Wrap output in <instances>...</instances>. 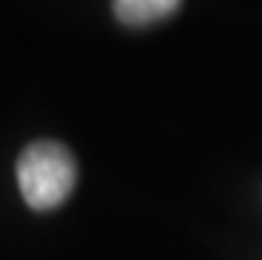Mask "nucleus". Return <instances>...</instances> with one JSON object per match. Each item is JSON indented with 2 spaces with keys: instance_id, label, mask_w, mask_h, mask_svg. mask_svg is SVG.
<instances>
[{
  "instance_id": "1",
  "label": "nucleus",
  "mask_w": 262,
  "mask_h": 260,
  "mask_svg": "<svg viewBox=\"0 0 262 260\" xmlns=\"http://www.w3.org/2000/svg\"><path fill=\"white\" fill-rule=\"evenodd\" d=\"M16 183L32 210H56L67 202L77 183V162L64 144L35 141L19 154Z\"/></svg>"
},
{
  "instance_id": "2",
  "label": "nucleus",
  "mask_w": 262,
  "mask_h": 260,
  "mask_svg": "<svg viewBox=\"0 0 262 260\" xmlns=\"http://www.w3.org/2000/svg\"><path fill=\"white\" fill-rule=\"evenodd\" d=\"M180 0H112L114 16L127 27L157 24L178 11Z\"/></svg>"
}]
</instances>
